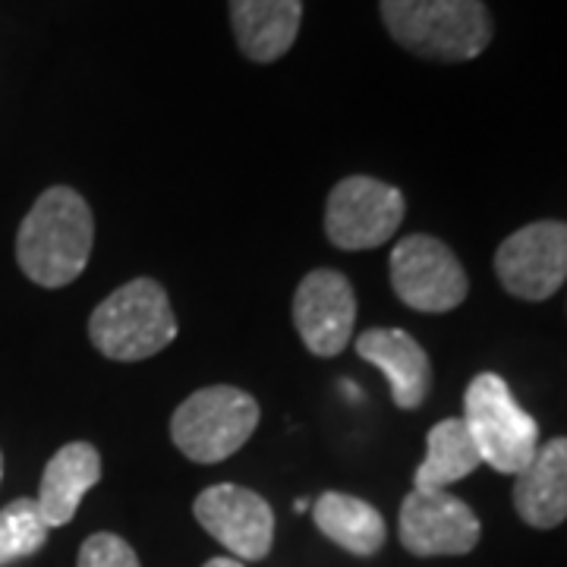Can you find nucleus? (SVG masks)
Wrapping results in <instances>:
<instances>
[{"mask_svg": "<svg viewBox=\"0 0 567 567\" xmlns=\"http://www.w3.org/2000/svg\"><path fill=\"white\" fill-rule=\"evenodd\" d=\"M196 520L237 561H262L275 543V511L259 492L234 483L205 488L196 498Z\"/></svg>", "mask_w": 567, "mask_h": 567, "instance_id": "nucleus-10", "label": "nucleus"}, {"mask_svg": "<svg viewBox=\"0 0 567 567\" xmlns=\"http://www.w3.org/2000/svg\"><path fill=\"white\" fill-rule=\"evenodd\" d=\"M95 244L92 208L70 186H51L22 218L17 262L39 287L58 290L80 278Z\"/></svg>", "mask_w": 567, "mask_h": 567, "instance_id": "nucleus-1", "label": "nucleus"}, {"mask_svg": "<svg viewBox=\"0 0 567 567\" xmlns=\"http://www.w3.org/2000/svg\"><path fill=\"white\" fill-rule=\"evenodd\" d=\"M99 480H102L99 447L89 445V442L63 445L41 473V488L35 505H39L44 524L51 529L66 527L76 517L82 498L99 486Z\"/></svg>", "mask_w": 567, "mask_h": 567, "instance_id": "nucleus-13", "label": "nucleus"}, {"mask_svg": "<svg viewBox=\"0 0 567 567\" xmlns=\"http://www.w3.org/2000/svg\"><path fill=\"white\" fill-rule=\"evenodd\" d=\"M357 353L385 375L401 410H416L432 391V363L416 338L404 328H369L357 338Z\"/></svg>", "mask_w": 567, "mask_h": 567, "instance_id": "nucleus-12", "label": "nucleus"}, {"mask_svg": "<svg viewBox=\"0 0 567 567\" xmlns=\"http://www.w3.org/2000/svg\"><path fill=\"white\" fill-rule=\"evenodd\" d=\"M0 476H3V454H0Z\"/></svg>", "mask_w": 567, "mask_h": 567, "instance_id": "nucleus-22", "label": "nucleus"}, {"mask_svg": "<svg viewBox=\"0 0 567 567\" xmlns=\"http://www.w3.org/2000/svg\"><path fill=\"white\" fill-rule=\"evenodd\" d=\"M495 275L520 300H548L567 281V224L536 221L514 230L495 252Z\"/></svg>", "mask_w": 567, "mask_h": 567, "instance_id": "nucleus-8", "label": "nucleus"}, {"mask_svg": "<svg viewBox=\"0 0 567 567\" xmlns=\"http://www.w3.org/2000/svg\"><path fill=\"white\" fill-rule=\"evenodd\" d=\"M306 507H309L306 505V498H297V502H293V511H297V514H303Z\"/></svg>", "mask_w": 567, "mask_h": 567, "instance_id": "nucleus-21", "label": "nucleus"}, {"mask_svg": "<svg viewBox=\"0 0 567 567\" xmlns=\"http://www.w3.org/2000/svg\"><path fill=\"white\" fill-rule=\"evenodd\" d=\"M293 324L312 357H338L357 324V293L341 271L316 268L293 293Z\"/></svg>", "mask_w": 567, "mask_h": 567, "instance_id": "nucleus-11", "label": "nucleus"}, {"mask_svg": "<svg viewBox=\"0 0 567 567\" xmlns=\"http://www.w3.org/2000/svg\"><path fill=\"white\" fill-rule=\"evenodd\" d=\"M259 401L234 385H212L189 394L171 420V439L196 464L234 457L259 429Z\"/></svg>", "mask_w": 567, "mask_h": 567, "instance_id": "nucleus-4", "label": "nucleus"}, {"mask_svg": "<svg viewBox=\"0 0 567 567\" xmlns=\"http://www.w3.org/2000/svg\"><path fill=\"white\" fill-rule=\"evenodd\" d=\"M464 425L480 461L507 476H517L539 447V425L495 372L476 375L466 388Z\"/></svg>", "mask_w": 567, "mask_h": 567, "instance_id": "nucleus-5", "label": "nucleus"}, {"mask_svg": "<svg viewBox=\"0 0 567 567\" xmlns=\"http://www.w3.org/2000/svg\"><path fill=\"white\" fill-rule=\"evenodd\" d=\"M480 517L447 488H413L401 505V546L416 558L466 555L480 543Z\"/></svg>", "mask_w": 567, "mask_h": 567, "instance_id": "nucleus-9", "label": "nucleus"}, {"mask_svg": "<svg viewBox=\"0 0 567 567\" xmlns=\"http://www.w3.org/2000/svg\"><path fill=\"white\" fill-rule=\"evenodd\" d=\"M382 20L391 39L425 61H473L492 41L483 0H382Z\"/></svg>", "mask_w": 567, "mask_h": 567, "instance_id": "nucleus-2", "label": "nucleus"}, {"mask_svg": "<svg viewBox=\"0 0 567 567\" xmlns=\"http://www.w3.org/2000/svg\"><path fill=\"white\" fill-rule=\"evenodd\" d=\"M203 567H246L244 561H237V558H212V561H205Z\"/></svg>", "mask_w": 567, "mask_h": 567, "instance_id": "nucleus-20", "label": "nucleus"}, {"mask_svg": "<svg viewBox=\"0 0 567 567\" xmlns=\"http://www.w3.org/2000/svg\"><path fill=\"white\" fill-rule=\"evenodd\" d=\"M76 567H140L133 546L114 533H95L80 548Z\"/></svg>", "mask_w": 567, "mask_h": 567, "instance_id": "nucleus-19", "label": "nucleus"}, {"mask_svg": "<svg viewBox=\"0 0 567 567\" xmlns=\"http://www.w3.org/2000/svg\"><path fill=\"white\" fill-rule=\"evenodd\" d=\"M303 22V0H230L234 39L249 61L275 63L293 48Z\"/></svg>", "mask_w": 567, "mask_h": 567, "instance_id": "nucleus-15", "label": "nucleus"}, {"mask_svg": "<svg viewBox=\"0 0 567 567\" xmlns=\"http://www.w3.org/2000/svg\"><path fill=\"white\" fill-rule=\"evenodd\" d=\"M89 338L99 353L117 363H140L174 344L177 319L162 284L136 278L117 287L95 306L89 319Z\"/></svg>", "mask_w": 567, "mask_h": 567, "instance_id": "nucleus-3", "label": "nucleus"}, {"mask_svg": "<svg viewBox=\"0 0 567 567\" xmlns=\"http://www.w3.org/2000/svg\"><path fill=\"white\" fill-rule=\"evenodd\" d=\"M480 461V451L473 445L464 420H442L429 429L425 439V457L416 466L413 488H447L451 483L470 476Z\"/></svg>", "mask_w": 567, "mask_h": 567, "instance_id": "nucleus-17", "label": "nucleus"}, {"mask_svg": "<svg viewBox=\"0 0 567 567\" xmlns=\"http://www.w3.org/2000/svg\"><path fill=\"white\" fill-rule=\"evenodd\" d=\"M51 527L44 524L32 498H17L0 511V567L32 558L48 543Z\"/></svg>", "mask_w": 567, "mask_h": 567, "instance_id": "nucleus-18", "label": "nucleus"}, {"mask_svg": "<svg viewBox=\"0 0 567 567\" xmlns=\"http://www.w3.org/2000/svg\"><path fill=\"white\" fill-rule=\"evenodd\" d=\"M391 287L416 312H451L466 300V271L442 240L413 234L391 249Z\"/></svg>", "mask_w": 567, "mask_h": 567, "instance_id": "nucleus-7", "label": "nucleus"}, {"mask_svg": "<svg viewBox=\"0 0 567 567\" xmlns=\"http://www.w3.org/2000/svg\"><path fill=\"white\" fill-rule=\"evenodd\" d=\"M514 507L520 520L536 529H551L567 520V439H551L517 473Z\"/></svg>", "mask_w": 567, "mask_h": 567, "instance_id": "nucleus-14", "label": "nucleus"}, {"mask_svg": "<svg viewBox=\"0 0 567 567\" xmlns=\"http://www.w3.org/2000/svg\"><path fill=\"white\" fill-rule=\"evenodd\" d=\"M312 520L334 546L350 555L369 558L385 546V517L357 495L324 492L312 505Z\"/></svg>", "mask_w": 567, "mask_h": 567, "instance_id": "nucleus-16", "label": "nucleus"}, {"mask_svg": "<svg viewBox=\"0 0 567 567\" xmlns=\"http://www.w3.org/2000/svg\"><path fill=\"white\" fill-rule=\"evenodd\" d=\"M404 193L375 177H347L324 205V234L338 249L385 246L404 221Z\"/></svg>", "mask_w": 567, "mask_h": 567, "instance_id": "nucleus-6", "label": "nucleus"}]
</instances>
